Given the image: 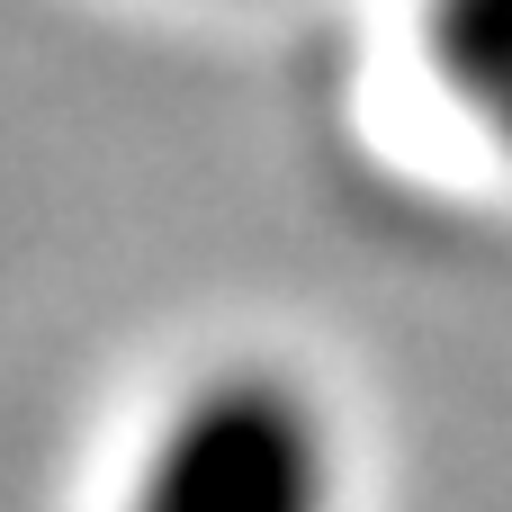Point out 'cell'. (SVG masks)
Returning a JSON list of instances; mask_svg holds the SVG:
<instances>
[{"mask_svg":"<svg viewBox=\"0 0 512 512\" xmlns=\"http://www.w3.org/2000/svg\"><path fill=\"white\" fill-rule=\"evenodd\" d=\"M333 432L279 369L198 378L135 477L126 512H333Z\"/></svg>","mask_w":512,"mask_h":512,"instance_id":"obj_1","label":"cell"},{"mask_svg":"<svg viewBox=\"0 0 512 512\" xmlns=\"http://www.w3.org/2000/svg\"><path fill=\"white\" fill-rule=\"evenodd\" d=\"M432 63L459 108L512 144V0H432Z\"/></svg>","mask_w":512,"mask_h":512,"instance_id":"obj_2","label":"cell"}]
</instances>
